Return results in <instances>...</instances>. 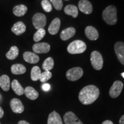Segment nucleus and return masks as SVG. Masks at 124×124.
I'll return each mask as SVG.
<instances>
[{
    "mask_svg": "<svg viewBox=\"0 0 124 124\" xmlns=\"http://www.w3.org/2000/svg\"><path fill=\"white\" fill-rule=\"evenodd\" d=\"M100 95L98 88L94 85L85 86L79 94V100L82 104L90 105L97 100Z\"/></svg>",
    "mask_w": 124,
    "mask_h": 124,
    "instance_id": "f257e3e1",
    "label": "nucleus"
},
{
    "mask_svg": "<svg viewBox=\"0 0 124 124\" xmlns=\"http://www.w3.org/2000/svg\"><path fill=\"white\" fill-rule=\"evenodd\" d=\"M117 8L114 5H110L105 9L102 13V17L106 24L113 25L117 23Z\"/></svg>",
    "mask_w": 124,
    "mask_h": 124,
    "instance_id": "f03ea898",
    "label": "nucleus"
},
{
    "mask_svg": "<svg viewBox=\"0 0 124 124\" xmlns=\"http://www.w3.org/2000/svg\"><path fill=\"white\" fill-rule=\"evenodd\" d=\"M86 44L82 40H75L71 42L67 47V51L70 54H79L86 51Z\"/></svg>",
    "mask_w": 124,
    "mask_h": 124,
    "instance_id": "7ed1b4c3",
    "label": "nucleus"
},
{
    "mask_svg": "<svg viewBox=\"0 0 124 124\" xmlns=\"http://www.w3.org/2000/svg\"><path fill=\"white\" fill-rule=\"evenodd\" d=\"M90 60L93 67L96 70H100L102 69L103 60L102 55L98 51H94L91 52Z\"/></svg>",
    "mask_w": 124,
    "mask_h": 124,
    "instance_id": "20e7f679",
    "label": "nucleus"
},
{
    "mask_svg": "<svg viewBox=\"0 0 124 124\" xmlns=\"http://www.w3.org/2000/svg\"><path fill=\"white\" fill-rule=\"evenodd\" d=\"M32 23L34 27L37 30L44 28L46 23V16L43 13H38L35 14L32 18Z\"/></svg>",
    "mask_w": 124,
    "mask_h": 124,
    "instance_id": "39448f33",
    "label": "nucleus"
},
{
    "mask_svg": "<svg viewBox=\"0 0 124 124\" xmlns=\"http://www.w3.org/2000/svg\"><path fill=\"white\" fill-rule=\"evenodd\" d=\"M83 74V71L80 67H77L70 69L67 71L66 77L70 81H76L79 79Z\"/></svg>",
    "mask_w": 124,
    "mask_h": 124,
    "instance_id": "423d86ee",
    "label": "nucleus"
},
{
    "mask_svg": "<svg viewBox=\"0 0 124 124\" xmlns=\"http://www.w3.org/2000/svg\"><path fill=\"white\" fill-rule=\"evenodd\" d=\"M124 85L120 80H116L110 89L109 95L113 98H116L120 95L123 89Z\"/></svg>",
    "mask_w": 124,
    "mask_h": 124,
    "instance_id": "0eeeda50",
    "label": "nucleus"
},
{
    "mask_svg": "<svg viewBox=\"0 0 124 124\" xmlns=\"http://www.w3.org/2000/svg\"><path fill=\"white\" fill-rule=\"evenodd\" d=\"M114 51L118 59L124 66V43L117 42L114 45Z\"/></svg>",
    "mask_w": 124,
    "mask_h": 124,
    "instance_id": "6e6552de",
    "label": "nucleus"
},
{
    "mask_svg": "<svg viewBox=\"0 0 124 124\" xmlns=\"http://www.w3.org/2000/svg\"><path fill=\"white\" fill-rule=\"evenodd\" d=\"M50 46L46 43H36L33 46L32 49L36 54H46L50 51Z\"/></svg>",
    "mask_w": 124,
    "mask_h": 124,
    "instance_id": "1a4fd4ad",
    "label": "nucleus"
},
{
    "mask_svg": "<svg viewBox=\"0 0 124 124\" xmlns=\"http://www.w3.org/2000/svg\"><path fill=\"white\" fill-rule=\"evenodd\" d=\"M64 121L66 124H83L82 122L72 111H68L64 114Z\"/></svg>",
    "mask_w": 124,
    "mask_h": 124,
    "instance_id": "9d476101",
    "label": "nucleus"
},
{
    "mask_svg": "<svg viewBox=\"0 0 124 124\" xmlns=\"http://www.w3.org/2000/svg\"><path fill=\"white\" fill-rule=\"evenodd\" d=\"M79 10L86 15H90L93 12V6L87 0H80L78 3Z\"/></svg>",
    "mask_w": 124,
    "mask_h": 124,
    "instance_id": "9b49d317",
    "label": "nucleus"
},
{
    "mask_svg": "<svg viewBox=\"0 0 124 124\" xmlns=\"http://www.w3.org/2000/svg\"><path fill=\"white\" fill-rule=\"evenodd\" d=\"M10 108L15 113L20 114L24 110V107L21 101L17 98H13L10 101Z\"/></svg>",
    "mask_w": 124,
    "mask_h": 124,
    "instance_id": "f8f14e48",
    "label": "nucleus"
},
{
    "mask_svg": "<svg viewBox=\"0 0 124 124\" xmlns=\"http://www.w3.org/2000/svg\"><path fill=\"white\" fill-rule=\"evenodd\" d=\"M23 58L25 61L31 64H36L38 63L40 60L39 57L37 54L29 51L24 52L23 54Z\"/></svg>",
    "mask_w": 124,
    "mask_h": 124,
    "instance_id": "ddd939ff",
    "label": "nucleus"
},
{
    "mask_svg": "<svg viewBox=\"0 0 124 124\" xmlns=\"http://www.w3.org/2000/svg\"><path fill=\"white\" fill-rule=\"evenodd\" d=\"M85 34L87 38L90 40H96L99 38L98 31L92 26H88L85 29Z\"/></svg>",
    "mask_w": 124,
    "mask_h": 124,
    "instance_id": "4468645a",
    "label": "nucleus"
},
{
    "mask_svg": "<svg viewBox=\"0 0 124 124\" xmlns=\"http://www.w3.org/2000/svg\"><path fill=\"white\" fill-rule=\"evenodd\" d=\"M60 27V20L59 18H55L49 25L48 27L49 33L52 35H55L58 33Z\"/></svg>",
    "mask_w": 124,
    "mask_h": 124,
    "instance_id": "2eb2a0df",
    "label": "nucleus"
},
{
    "mask_svg": "<svg viewBox=\"0 0 124 124\" xmlns=\"http://www.w3.org/2000/svg\"><path fill=\"white\" fill-rule=\"evenodd\" d=\"M11 30L12 32L15 33L16 35L20 36L25 32L26 26L23 22L18 21L13 25Z\"/></svg>",
    "mask_w": 124,
    "mask_h": 124,
    "instance_id": "dca6fc26",
    "label": "nucleus"
},
{
    "mask_svg": "<svg viewBox=\"0 0 124 124\" xmlns=\"http://www.w3.org/2000/svg\"><path fill=\"white\" fill-rule=\"evenodd\" d=\"M76 31L73 27H69L62 31L60 33V37L61 39L63 41H66L72 38L75 35Z\"/></svg>",
    "mask_w": 124,
    "mask_h": 124,
    "instance_id": "f3484780",
    "label": "nucleus"
},
{
    "mask_svg": "<svg viewBox=\"0 0 124 124\" xmlns=\"http://www.w3.org/2000/svg\"><path fill=\"white\" fill-rule=\"evenodd\" d=\"M47 124H63L59 114L54 111L49 114L48 118Z\"/></svg>",
    "mask_w": 124,
    "mask_h": 124,
    "instance_id": "a211bd4d",
    "label": "nucleus"
},
{
    "mask_svg": "<svg viewBox=\"0 0 124 124\" xmlns=\"http://www.w3.org/2000/svg\"><path fill=\"white\" fill-rule=\"evenodd\" d=\"M24 94L28 98L31 100H35L39 97V93L32 87H27L24 89Z\"/></svg>",
    "mask_w": 124,
    "mask_h": 124,
    "instance_id": "6ab92c4d",
    "label": "nucleus"
},
{
    "mask_svg": "<svg viewBox=\"0 0 124 124\" xmlns=\"http://www.w3.org/2000/svg\"><path fill=\"white\" fill-rule=\"evenodd\" d=\"M28 11V8L24 5L21 4L15 6L13 9V13L16 16L22 17L25 15Z\"/></svg>",
    "mask_w": 124,
    "mask_h": 124,
    "instance_id": "aec40b11",
    "label": "nucleus"
},
{
    "mask_svg": "<svg viewBox=\"0 0 124 124\" xmlns=\"http://www.w3.org/2000/svg\"><path fill=\"white\" fill-rule=\"evenodd\" d=\"M10 78L7 75H3L0 77V87L3 90L8 91L10 89Z\"/></svg>",
    "mask_w": 124,
    "mask_h": 124,
    "instance_id": "412c9836",
    "label": "nucleus"
},
{
    "mask_svg": "<svg viewBox=\"0 0 124 124\" xmlns=\"http://www.w3.org/2000/svg\"><path fill=\"white\" fill-rule=\"evenodd\" d=\"M64 13L66 15L71 16L74 18H77L78 15V9L76 6L74 5H68L64 9Z\"/></svg>",
    "mask_w": 124,
    "mask_h": 124,
    "instance_id": "4be33fe9",
    "label": "nucleus"
},
{
    "mask_svg": "<svg viewBox=\"0 0 124 124\" xmlns=\"http://www.w3.org/2000/svg\"><path fill=\"white\" fill-rule=\"evenodd\" d=\"M27 69L24 65L21 64H15L11 67V72L15 75H21L25 73Z\"/></svg>",
    "mask_w": 124,
    "mask_h": 124,
    "instance_id": "5701e85b",
    "label": "nucleus"
},
{
    "mask_svg": "<svg viewBox=\"0 0 124 124\" xmlns=\"http://www.w3.org/2000/svg\"><path fill=\"white\" fill-rule=\"evenodd\" d=\"M12 88L16 94L18 95H22L24 94V89L17 80L15 79L12 82Z\"/></svg>",
    "mask_w": 124,
    "mask_h": 124,
    "instance_id": "b1692460",
    "label": "nucleus"
},
{
    "mask_svg": "<svg viewBox=\"0 0 124 124\" xmlns=\"http://www.w3.org/2000/svg\"><path fill=\"white\" fill-rule=\"evenodd\" d=\"M19 54V50L16 46H12L10 48V50L6 54V57L9 60H14L18 56Z\"/></svg>",
    "mask_w": 124,
    "mask_h": 124,
    "instance_id": "393cba45",
    "label": "nucleus"
},
{
    "mask_svg": "<svg viewBox=\"0 0 124 124\" xmlns=\"http://www.w3.org/2000/svg\"><path fill=\"white\" fill-rule=\"evenodd\" d=\"M41 74V70H40V68L38 66H34L32 70H31V79L33 80V81H37V80H39Z\"/></svg>",
    "mask_w": 124,
    "mask_h": 124,
    "instance_id": "a878e982",
    "label": "nucleus"
},
{
    "mask_svg": "<svg viewBox=\"0 0 124 124\" xmlns=\"http://www.w3.org/2000/svg\"><path fill=\"white\" fill-rule=\"evenodd\" d=\"M54 66V59L51 57L46 58L43 62L42 67L43 69L46 71H49L53 69Z\"/></svg>",
    "mask_w": 124,
    "mask_h": 124,
    "instance_id": "bb28decb",
    "label": "nucleus"
},
{
    "mask_svg": "<svg viewBox=\"0 0 124 124\" xmlns=\"http://www.w3.org/2000/svg\"><path fill=\"white\" fill-rule=\"evenodd\" d=\"M45 35H46V31L44 28L38 29L33 36V40L35 42H39L44 38Z\"/></svg>",
    "mask_w": 124,
    "mask_h": 124,
    "instance_id": "cd10ccee",
    "label": "nucleus"
},
{
    "mask_svg": "<svg viewBox=\"0 0 124 124\" xmlns=\"http://www.w3.org/2000/svg\"><path fill=\"white\" fill-rule=\"evenodd\" d=\"M52 77V73L50 71H46L41 72V75H40L39 80L41 82H46L48 81L49 79H50Z\"/></svg>",
    "mask_w": 124,
    "mask_h": 124,
    "instance_id": "c85d7f7f",
    "label": "nucleus"
},
{
    "mask_svg": "<svg viewBox=\"0 0 124 124\" xmlns=\"http://www.w3.org/2000/svg\"><path fill=\"white\" fill-rule=\"evenodd\" d=\"M41 7H42L43 9H44L45 12H51L52 10V5H51V2H49L48 0H43L41 1Z\"/></svg>",
    "mask_w": 124,
    "mask_h": 124,
    "instance_id": "c756f323",
    "label": "nucleus"
},
{
    "mask_svg": "<svg viewBox=\"0 0 124 124\" xmlns=\"http://www.w3.org/2000/svg\"><path fill=\"white\" fill-rule=\"evenodd\" d=\"M55 9L57 10H60L63 8V3L62 0H50Z\"/></svg>",
    "mask_w": 124,
    "mask_h": 124,
    "instance_id": "7c9ffc66",
    "label": "nucleus"
},
{
    "mask_svg": "<svg viewBox=\"0 0 124 124\" xmlns=\"http://www.w3.org/2000/svg\"><path fill=\"white\" fill-rule=\"evenodd\" d=\"M42 89L43 90L45 91H49L51 89L50 85L48 84V83H44V84L42 86Z\"/></svg>",
    "mask_w": 124,
    "mask_h": 124,
    "instance_id": "2f4dec72",
    "label": "nucleus"
},
{
    "mask_svg": "<svg viewBox=\"0 0 124 124\" xmlns=\"http://www.w3.org/2000/svg\"><path fill=\"white\" fill-rule=\"evenodd\" d=\"M4 110H3L2 108L0 106V118H1L4 116Z\"/></svg>",
    "mask_w": 124,
    "mask_h": 124,
    "instance_id": "473e14b6",
    "label": "nucleus"
},
{
    "mask_svg": "<svg viewBox=\"0 0 124 124\" xmlns=\"http://www.w3.org/2000/svg\"><path fill=\"white\" fill-rule=\"evenodd\" d=\"M119 124H124V114L121 117L119 121Z\"/></svg>",
    "mask_w": 124,
    "mask_h": 124,
    "instance_id": "72a5a7b5",
    "label": "nucleus"
},
{
    "mask_svg": "<svg viewBox=\"0 0 124 124\" xmlns=\"http://www.w3.org/2000/svg\"><path fill=\"white\" fill-rule=\"evenodd\" d=\"M102 124H113V123L111 121L106 120V121H105L104 122H102Z\"/></svg>",
    "mask_w": 124,
    "mask_h": 124,
    "instance_id": "f704fd0d",
    "label": "nucleus"
},
{
    "mask_svg": "<svg viewBox=\"0 0 124 124\" xmlns=\"http://www.w3.org/2000/svg\"><path fill=\"white\" fill-rule=\"evenodd\" d=\"M18 124H29L28 122L22 120V121H20L18 122Z\"/></svg>",
    "mask_w": 124,
    "mask_h": 124,
    "instance_id": "c9c22d12",
    "label": "nucleus"
},
{
    "mask_svg": "<svg viewBox=\"0 0 124 124\" xmlns=\"http://www.w3.org/2000/svg\"><path fill=\"white\" fill-rule=\"evenodd\" d=\"M121 75H122V77L124 78V72H123V73L121 74Z\"/></svg>",
    "mask_w": 124,
    "mask_h": 124,
    "instance_id": "e433bc0d",
    "label": "nucleus"
},
{
    "mask_svg": "<svg viewBox=\"0 0 124 124\" xmlns=\"http://www.w3.org/2000/svg\"><path fill=\"white\" fill-rule=\"evenodd\" d=\"M65 1H69V0H65Z\"/></svg>",
    "mask_w": 124,
    "mask_h": 124,
    "instance_id": "4c0bfd02",
    "label": "nucleus"
},
{
    "mask_svg": "<svg viewBox=\"0 0 124 124\" xmlns=\"http://www.w3.org/2000/svg\"></svg>",
    "mask_w": 124,
    "mask_h": 124,
    "instance_id": "58836bf2",
    "label": "nucleus"
}]
</instances>
